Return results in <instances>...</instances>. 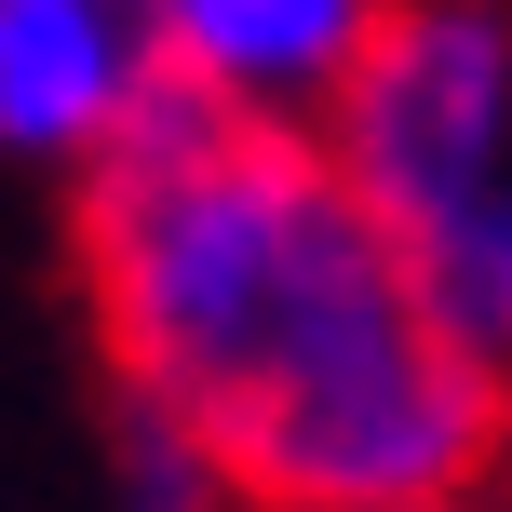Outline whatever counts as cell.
I'll list each match as a JSON object with an SVG mask.
<instances>
[{"mask_svg":"<svg viewBox=\"0 0 512 512\" xmlns=\"http://www.w3.org/2000/svg\"><path fill=\"white\" fill-rule=\"evenodd\" d=\"M68 256L122 418L230 512H405L512 472V391L432 324L310 122L149 95L68 176Z\"/></svg>","mask_w":512,"mask_h":512,"instance_id":"1","label":"cell"},{"mask_svg":"<svg viewBox=\"0 0 512 512\" xmlns=\"http://www.w3.org/2000/svg\"><path fill=\"white\" fill-rule=\"evenodd\" d=\"M432 324L512 391V0H391L310 122Z\"/></svg>","mask_w":512,"mask_h":512,"instance_id":"2","label":"cell"},{"mask_svg":"<svg viewBox=\"0 0 512 512\" xmlns=\"http://www.w3.org/2000/svg\"><path fill=\"white\" fill-rule=\"evenodd\" d=\"M135 14H149L162 95L243 108V122H324L391 0H135Z\"/></svg>","mask_w":512,"mask_h":512,"instance_id":"3","label":"cell"},{"mask_svg":"<svg viewBox=\"0 0 512 512\" xmlns=\"http://www.w3.org/2000/svg\"><path fill=\"white\" fill-rule=\"evenodd\" d=\"M162 95L135 0H0V162L81 176Z\"/></svg>","mask_w":512,"mask_h":512,"instance_id":"4","label":"cell"},{"mask_svg":"<svg viewBox=\"0 0 512 512\" xmlns=\"http://www.w3.org/2000/svg\"><path fill=\"white\" fill-rule=\"evenodd\" d=\"M108 512H230V499H216V486H203V472H189L162 432H135V418H122V459H108Z\"/></svg>","mask_w":512,"mask_h":512,"instance_id":"5","label":"cell"},{"mask_svg":"<svg viewBox=\"0 0 512 512\" xmlns=\"http://www.w3.org/2000/svg\"><path fill=\"white\" fill-rule=\"evenodd\" d=\"M405 512H499V486H486V499H405Z\"/></svg>","mask_w":512,"mask_h":512,"instance_id":"6","label":"cell"},{"mask_svg":"<svg viewBox=\"0 0 512 512\" xmlns=\"http://www.w3.org/2000/svg\"><path fill=\"white\" fill-rule=\"evenodd\" d=\"M499 512H512V472H499Z\"/></svg>","mask_w":512,"mask_h":512,"instance_id":"7","label":"cell"}]
</instances>
